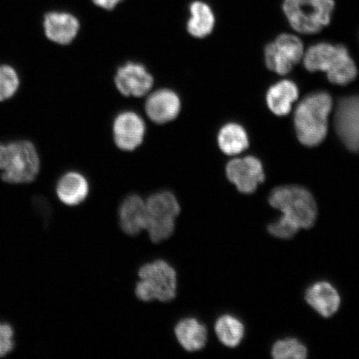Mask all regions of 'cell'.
Listing matches in <instances>:
<instances>
[{
	"label": "cell",
	"instance_id": "25",
	"mask_svg": "<svg viewBox=\"0 0 359 359\" xmlns=\"http://www.w3.org/2000/svg\"><path fill=\"white\" fill-rule=\"evenodd\" d=\"M299 229L297 224L283 215L278 221L269 224L268 231L273 236L286 240L296 235Z\"/></svg>",
	"mask_w": 359,
	"mask_h": 359
},
{
	"label": "cell",
	"instance_id": "6",
	"mask_svg": "<svg viewBox=\"0 0 359 359\" xmlns=\"http://www.w3.org/2000/svg\"><path fill=\"white\" fill-rule=\"evenodd\" d=\"M269 202L272 208L280 210L283 215L297 224L299 228H311L316 221V202L311 193L304 187H277L271 193Z\"/></svg>",
	"mask_w": 359,
	"mask_h": 359
},
{
	"label": "cell",
	"instance_id": "3",
	"mask_svg": "<svg viewBox=\"0 0 359 359\" xmlns=\"http://www.w3.org/2000/svg\"><path fill=\"white\" fill-rule=\"evenodd\" d=\"M304 65L309 72H325L327 79L337 85L348 84L358 74L355 62L343 45L314 44L305 53Z\"/></svg>",
	"mask_w": 359,
	"mask_h": 359
},
{
	"label": "cell",
	"instance_id": "15",
	"mask_svg": "<svg viewBox=\"0 0 359 359\" xmlns=\"http://www.w3.org/2000/svg\"><path fill=\"white\" fill-rule=\"evenodd\" d=\"M147 212L146 201L138 195H130L119 208V223L122 231L130 236H136L146 230Z\"/></svg>",
	"mask_w": 359,
	"mask_h": 359
},
{
	"label": "cell",
	"instance_id": "19",
	"mask_svg": "<svg viewBox=\"0 0 359 359\" xmlns=\"http://www.w3.org/2000/svg\"><path fill=\"white\" fill-rule=\"evenodd\" d=\"M297 85L290 80H282L269 89L266 96L269 109L277 116L288 115L292 104L298 100Z\"/></svg>",
	"mask_w": 359,
	"mask_h": 359
},
{
	"label": "cell",
	"instance_id": "8",
	"mask_svg": "<svg viewBox=\"0 0 359 359\" xmlns=\"http://www.w3.org/2000/svg\"><path fill=\"white\" fill-rule=\"evenodd\" d=\"M304 56V45L297 36L283 34L275 42L269 43L264 50L266 64L269 70L280 75L289 74Z\"/></svg>",
	"mask_w": 359,
	"mask_h": 359
},
{
	"label": "cell",
	"instance_id": "21",
	"mask_svg": "<svg viewBox=\"0 0 359 359\" xmlns=\"http://www.w3.org/2000/svg\"><path fill=\"white\" fill-rule=\"evenodd\" d=\"M218 145L224 154L235 156L249 147L248 135L242 126L231 123L223 126L218 133Z\"/></svg>",
	"mask_w": 359,
	"mask_h": 359
},
{
	"label": "cell",
	"instance_id": "18",
	"mask_svg": "<svg viewBox=\"0 0 359 359\" xmlns=\"http://www.w3.org/2000/svg\"><path fill=\"white\" fill-rule=\"evenodd\" d=\"M175 335L181 346L187 352H197L208 342V330L194 318H183L175 327Z\"/></svg>",
	"mask_w": 359,
	"mask_h": 359
},
{
	"label": "cell",
	"instance_id": "4",
	"mask_svg": "<svg viewBox=\"0 0 359 359\" xmlns=\"http://www.w3.org/2000/svg\"><path fill=\"white\" fill-rule=\"evenodd\" d=\"M135 294L143 302L158 300L168 303L176 298L177 276L175 269L163 259H156L142 266L138 271Z\"/></svg>",
	"mask_w": 359,
	"mask_h": 359
},
{
	"label": "cell",
	"instance_id": "24",
	"mask_svg": "<svg viewBox=\"0 0 359 359\" xmlns=\"http://www.w3.org/2000/svg\"><path fill=\"white\" fill-rule=\"evenodd\" d=\"M307 353L306 347L296 339L277 341L272 348V356L276 359H304Z\"/></svg>",
	"mask_w": 359,
	"mask_h": 359
},
{
	"label": "cell",
	"instance_id": "22",
	"mask_svg": "<svg viewBox=\"0 0 359 359\" xmlns=\"http://www.w3.org/2000/svg\"><path fill=\"white\" fill-rule=\"evenodd\" d=\"M215 331L224 346L235 348L244 338L245 327L235 316L224 314L215 322Z\"/></svg>",
	"mask_w": 359,
	"mask_h": 359
},
{
	"label": "cell",
	"instance_id": "9",
	"mask_svg": "<svg viewBox=\"0 0 359 359\" xmlns=\"http://www.w3.org/2000/svg\"><path fill=\"white\" fill-rule=\"evenodd\" d=\"M335 128L348 150L359 151V95L339 101L335 112Z\"/></svg>",
	"mask_w": 359,
	"mask_h": 359
},
{
	"label": "cell",
	"instance_id": "16",
	"mask_svg": "<svg viewBox=\"0 0 359 359\" xmlns=\"http://www.w3.org/2000/svg\"><path fill=\"white\" fill-rule=\"evenodd\" d=\"M305 299L314 311L323 317H331L339 311L340 296L330 283L320 281L309 287Z\"/></svg>",
	"mask_w": 359,
	"mask_h": 359
},
{
	"label": "cell",
	"instance_id": "14",
	"mask_svg": "<svg viewBox=\"0 0 359 359\" xmlns=\"http://www.w3.org/2000/svg\"><path fill=\"white\" fill-rule=\"evenodd\" d=\"M182 102L177 93L163 88L152 93L146 102L148 118L157 124H164L177 118Z\"/></svg>",
	"mask_w": 359,
	"mask_h": 359
},
{
	"label": "cell",
	"instance_id": "5",
	"mask_svg": "<svg viewBox=\"0 0 359 359\" xmlns=\"http://www.w3.org/2000/svg\"><path fill=\"white\" fill-rule=\"evenodd\" d=\"M334 0H283L282 10L296 32L314 34L330 24Z\"/></svg>",
	"mask_w": 359,
	"mask_h": 359
},
{
	"label": "cell",
	"instance_id": "20",
	"mask_svg": "<svg viewBox=\"0 0 359 359\" xmlns=\"http://www.w3.org/2000/svg\"><path fill=\"white\" fill-rule=\"evenodd\" d=\"M189 11L191 17L187 24L188 33L197 39H203L212 34L215 24L212 7L205 2L197 0L191 3Z\"/></svg>",
	"mask_w": 359,
	"mask_h": 359
},
{
	"label": "cell",
	"instance_id": "27",
	"mask_svg": "<svg viewBox=\"0 0 359 359\" xmlns=\"http://www.w3.org/2000/svg\"><path fill=\"white\" fill-rule=\"evenodd\" d=\"M122 0H93V2L97 7L106 11H112L118 6Z\"/></svg>",
	"mask_w": 359,
	"mask_h": 359
},
{
	"label": "cell",
	"instance_id": "13",
	"mask_svg": "<svg viewBox=\"0 0 359 359\" xmlns=\"http://www.w3.org/2000/svg\"><path fill=\"white\" fill-rule=\"evenodd\" d=\"M43 28L49 41L58 45H67L77 37L80 22L72 13L55 11L44 15Z\"/></svg>",
	"mask_w": 359,
	"mask_h": 359
},
{
	"label": "cell",
	"instance_id": "2",
	"mask_svg": "<svg viewBox=\"0 0 359 359\" xmlns=\"http://www.w3.org/2000/svg\"><path fill=\"white\" fill-rule=\"evenodd\" d=\"M41 160L33 142H0V177L8 184H29L39 176Z\"/></svg>",
	"mask_w": 359,
	"mask_h": 359
},
{
	"label": "cell",
	"instance_id": "10",
	"mask_svg": "<svg viewBox=\"0 0 359 359\" xmlns=\"http://www.w3.org/2000/svg\"><path fill=\"white\" fill-rule=\"evenodd\" d=\"M226 176L238 191L244 194L254 193L266 178L262 161L252 156L229 161Z\"/></svg>",
	"mask_w": 359,
	"mask_h": 359
},
{
	"label": "cell",
	"instance_id": "1",
	"mask_svg": "<svg viewBox=\"0 0 359 359\" xmlns=\"http://www.w3.org/2000/svg\"><path fill=\"white\" fill-rule=\"evenodd\" d=\"M332 107L333 100L326 92L309 94L299 102L294 122L296 134L303 145L316 147L325 140Z\"/></svg>",
	"mask_w": 359,
	"mask_h": 359
},
{
	"label": "cell",
	"instance_id": "23",
	"mask_svg": "<svg viewBox=\"0 0 359 359\" xmlns=\"http://www.w3.org/2000/svg\"><path fill=\"white\" fill-rule=\"evenodd\" d=\"M20 85V77L15 67L0 65V102L12 100L19 92Z\"/></svg>",
	"mask_w": 359,
	"mask_h": 359
},
{
	"label": "cell",
	"instance_id": "11",
	"mask_svg": "<svg viewBox=\"0 0 359 359\" xmlns=\"http://www.w3.org/2000/svg\"><path fill=\"white\" fill-rule=\"evenodd\" d=\"M154 79L147 67L139 62H128L118 67L115 84L126 97L145 96L154 86Z\"/></svg>",
	"mask_w": 359,
	"mask_h": 359
},
{
	"label": "cell",
	"instance_id": "7",
	"mask_svg": "<svg viewBox=\"0 0 359 359\" xmlns=\"http://www.w3.org/2000/svg\"><path fill=\"white\" fill-rule=\"evenodd\" d=\"M147 222L146 231L154 243H161L173 235L176 219L181 212L177 197L163 191L151 195L146 201Z\"/></svg>",
	"mask_w": 359,
	"mask_h": 359
},
{
	"label": "cell",
	"instance_id": "17",
	"mask_svg": "<svg viewBox=\"0 0 359 359\" xmlns=\"http://www.w3.org/2000/svg\"><path fill=\"white\" fill-rule=\"evenodd\" d=\"M58 199L69 206L79 205L87 199L89 185L86 177L77 172L62 175L56 187Z\"/></svg>",
	"mask_w": 359,
	"mask_h": 359
},
{
	"label": "cell",
	"instance_id": "12",
	"mask_svg": "<svg viewBox=\"0 0 359 359\" xmlns=\"http://www.w3.org/2000/svg\"><path fill=\"white\" fill-rule=\"evenodd\" d=\"M146 125L137 112L126 111L116 116L114 137L121 150L132 151L140 147L144 140Z\"/></svg>",
	"mask_w": 359,
	"mask_h": 359
},
{
	"label": "cell",
	"instance_id": "26",
	"mask_svg": "<svg viewBox=\"0 0 359 359\" xmlns=\"http://www.w3.org/2000/svg\"><path fill=\"white\" fill-rule=\"evenodd\" d=\"M13 336L15 332L10 325L0 323V358L6 357L13 351L15 348Z\"/></svg>",
	"mask_w": 359,
	"mask_h": 359
}]
</instances>
